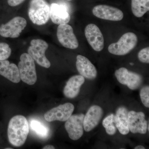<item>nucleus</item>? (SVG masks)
I'll return each mask as SVG.
<instances>
[{
  "instance_id": "1",
  "label": "nucleus",
  "mask_w": 149,
  "mask_h": 149,
  "mask_svg": "<svg viewBox=\"0 0 149 149\" xmlns=\"http://www.w3.org/2000/svg\"><path fill=\"white\" fill-rule=\"evenodd\" d=\"M29 133V123L24 116H15L10 120L8 136L10 143L14 146L20 147L24 144Z\"/></svg>"
},
{
  "instance_id": "2",
  "label": "nucleus",
  "mask_w": 149,
  "mask_h": 149,
  "mask_svg": "<svg viewBox=\"0 0 149 149\" xmlns=\"http://www.w3.org/2000/svg\"><path fill=\"white\" fill-rule=\"evenodd\" d=\"M28 15L34 24H46L50 18V7L45 0H31L28 10Z\"/></svg>"
},
{
  "instance_id": "3",
  "label": "nucleus",
  "mask_w": 149,
  "mask_h": 149,
  "mask_svg": "<svg viewBox=\"0 0 149 149\" xmlns=\"http://www.w3.org/2000/svg\"><path fill=\"white\" fill-rule=\"evenodd\" d=\"M35 61L29 54L23 53L20 57L18 68L20 79L29 85H34L37 80Z\"/></svg>"
},
{
  "instance_id": "4",
  "label": "nucleus",
  "mask_w": 149,
  "mask_h": 149,
  "mask_svg": "<svg viewBox=\"0 0 149 149\" xmlns=\"http://www.w3.org/2000/svg\"><path fill=\"white\" fill-rule=\"evenodd\" d=\"M138 38L133 32H127L122 35L116 43L111 44L108 47L110 53L123 56L130 53L137 45Z\"/></svg>"
},
{
  "instance_id": "5",
  "label": "nucleus",
  "mask_w": 149,
  "mask_h": 149,
  "mask_svg": "<svg viewBox=\"0 0 149 149\" xmlns=\"http://www.w3.org/2000/svg\"><path fill=\"white\" fill-rule=\"evenodd\" d=\"M49 47L47 42L41 39L32 40L27 52L29 55L40 66L49 68L51 63L45 56V52Z\"/></svg>"
},
{
  "instance_id": "6",
  "label": "nucleus",
  "mask_w": 149,
  "mask_h": 149,
  "mask_svg": "<svg viewBox=\"0 0 149 149\" xmlns=\"http://www.w3.org/2000/svg\"><path fill=\"white\" fill-rule=\"evenodd\" d=\"M26 19L21 17H14L5 24L0 26V35L6 38H16L27 26Z\"/></svg>"
},
{
  "instance_id": "7",
  "label": "nucleus",
  "mask_w": 149,
  "mask_h": 149,
  "mask_svg": "<svg viewBox=\"0 0 149 149\" xmlns=\"http://www.w3.org/2000/svg\"><path fill=\"white\" fill-rule=\"evenodd\" d=\"M57 37L59 42L65 47L75 49L79 46L77 37L73 29L69 24H60L57 30Z\"/></svg>"
},
{
  "instance_id": "8",
  "label": "nucleus",
  "mask_w": 149,
  "mask_h": 149,
  "mask_svg": "<svg viewBox=\"0 0 149 149\" xmlns=\"http://www.w3.org/2000/svg\"><path fill=\"white\" fill-rule=\"evenodd\" d=\"M118 82L126 85L129 89L135 90L141 86L143 78L140 74L129 71L125 68H120L115 72Z\"/></svg>"
},
{
  "instance_id": "9",
  "label": "nucleus",
  "mask_w": 149,
  "mask_h": 149,
  "mask_svg": "<svg viewBox=\"0 0 149 149\" xmlns=\"http://www.w3.org/2000/svg\"><path fill=\"white\" fill-rule=\"evenodd\" d=\"M74 106L70 103L60 105L47 112L44 115L45 119L48 122L55 120L66 121L72 115Z\"/></svg>"
},
{
  "instance_id": "10",
  "label": "nucleus",
  "mask_w": 149,
  "mask_h": 149,
  "mask_svg": "<svg viewBox=\"0 0 149 149\" xmlns=\"http://www.w3.org/2000/svg\"><path fill=\"white\" fill-rule=\"evenodd\" d=\"M84 116L83 114L71 115L66 120L65 129L70 138L73 141L78 140L83 135Z\"/></svg>"
},
{
  "instance_id": "11",
  "label": "nucleus",
  "mask_w": 149,
  "mask_h": 149,
  "mask_svg": "<svg viewBox=\"0 0 149 149\" xmlns=\"http://www.w3.org/2000/svg\"><path fill=\"white\" fill-rule=\"evenodd\" d=\"M93 13L98 18L112 21H120L124 16L123 13L119 9L106 5L94 7Z\"/></svg>"
},
{
  "instance_id": "12",
  "label": "nucleus",
  "mask_w": 149,
  "mask_h": 149,
  "mask_svg": "<svg viewBox=\"0 0 149 149\" xmlns=\"http://www.w3.org/2000/svg\"><path fill=\"white\" fill-rule=\"evenodd\" d=\"M85 35L88 42L94 50L99 52L103 49V35L96 24H88L85 29Z\"/></svg>"
},
{
  "instance_id": "13",
  "label": "nucleus",
  "mask_w": 149,
  "mask_h": 149,
  "mask_svg": "<svg viewBox=\"0 0 149 149\" xmlns=\"http://www.w3.org/2000/svg\"><path fill=\"white\" fill-rule=\"evenodd\" d=\"M128 123L129 130L132 133L144 134L146 133L148 122L142 112H136L133 111L128 113Z\"/></svg>"
},
{
  "instance_id": "14",
  "label": "nucleus",
  "mask_w": 149,
  "mask_h": 149,
  "mask_svg": "<svg viewBox=\"0 0 149 149\" xmlns=\"http://www.w3.org/2000/svg\"><path fill=\"white\" fill-rule=\"evenodd\" d=\"M76 58V68L80 75L89 80L95 79L97 72L94 65L84 56L79 55Z\"/></svg>"
},
{
  "instance_id": "15",
  "label": "nucleus",
  "mask_w": 149,
  "mask_h": 149,
  "mask_svg": "<svg viewBox=\"0 0 149 149\" xmlns=\"http://www.w3.org/2000/svg\"><path fill=\"white\" fill-rule=\"evenodd\" d=\"M103 115L102 108L99 106L91 107L84 116L83 121L84 129L86 132H90L99 124Z\"/></svg>"
},
{
  "instance_id": "16",
  "label": "nucleus",
  "mask_w": 149,
  "mask_h": 149,
  "mask_svg": "<svg viewBox=\"0 0 149 149\" xmlns=\"http://www.w3.org/2000/svg\"><path fill=\"white\" fill-rule=\"evenodd\" d=\"M50 17L54 24H68L70 21V16L64 6L53 3L50 7Z\"/></svg>"
},
{
  "instance_id": "17",
  "label": "nucleus",
  "mask_w": 149,
  "mask_h": 149,
  "mask_svg": "<svg viewBox=\"0 0 149 149\" xmlns=\"http://www.w3.org/2000/svg\"><path fill=\"white\" fill-rule=\"evenodd\" d=\"M0 74L13 83H19L21 80L18 67L6 60L0 61Z\"/></svg>"
},
{
  "instance_id": "18",
  "label": "nucleus",
  "mask_w": 149,
  "mask_h": 149,
  "mask_svg": "<svg viewBox=\"0 0 149 149\" xmlns=\"http://www.w3.org/2000/svg\"><path fill=\"white\" fill-rule=\"evenodd\" d=\"M85 77L81 75H74L70 77L64 87V95L70 99L77 97L80 92V87L85 83Z\"/></svg>"
},
{
  "instance_id": "19",
  "label": "nucleus",
  "mask_w": 149,
  "mask_h": 149,
  "mask_svg": "<svg viewBox=\"0 0 149 149\" xmlns=\"http://www.w3.org/2000/svg\"><path fill=\"white\" fill-rule=\"evenodd\" d=\"M128 113L125 108L120 107L118 109L115 115L116 128L122 135L128 134L130 131L128 123Z\"/></svg>"
},
{
  "instance_id": "20",
  "label": "nucleus",
  "mask_w": 149,
  "mask_h": 149,
  "mask_svg": "<svg viewBox=\"0 0 149 149\" xmlns=\"http://www.w3.org/2000/svg\"><path fill=\"white\" fill-rule=\"evenodd\" d=\"M131 6L134 16L141 17L149 10V0H131Z\"/></svg>"
},
{
  "instance_id": "21",
  "label": "nucleus",
  "mask_w": 149,
  "mask_h": 149,
  "mask_svg": "<svg viewBox=\"0 0 149 149\" xmlns=\"http://www.w3.org/2000/svg\"><path fill=\"white\" fill-rule=\"evenodd\" d=\"M30 127L32 130L40 138L45 139L49 136V128L39 120H31Z\"/></svg>"
},
{
  "instance_id": "22",
  "label": "nucleus",
  "mask_w": 149,
  "mask_h": 149,
  "mask_svg": "<svg viewBox=\"0 0 149 149\" xmlns=\"http://www.w3.org/2000/svg\"><path fill=\"white\" fill-rule=\"evenodd\" d=\"M102 125L105 128L107 133L109 135H113L116 131V125L115 116L111 114L104 119Z\"/></svg>"
},
{
  "instance_id": "23",
  "label": "nucleus",
  "mask_w": 149,
  "mask_h": 149,
  "mask_svg": "<svg viewBox=\"0 0 149 149\" xmlns=\"http://www.w3.org/2000/svg\"><path fill=\"white\" fill-rule=\"evenodd\" d=\"M11 49L8 44L4 42L0 43V61L6 60L10 56Z\"/></svg>"
},
{
  "instance_id": "24",
  "label": "nucleus",
  "mask_w": 149,
  "mask_h": 149,
  "mask_svg": "<svg viewBox=\"0 0 149 149\" xmlns=\"http://www.w3.org/2000/svg\"><path fill=\"white\" fill-rule=\"evenodd\" d=\"M140 97L141 101L144 105L147 108L149 107V87L145 86L140 91Z\"/></svg>"
},
{
  "instance_id": "25",
  "label": "nucleus",
  "mask_w": 149,
  "mask_h": 149,
  "mask_svg": "<svg viewBox=\"0 0 149 149\" xmlns=\"http://www.w3.org/2000/svg\"><path fill=\"white\" fill-rule=\"evenodd\" d=\"M138 58L141 62L149 63V47H147L142 49L138 54Z\"/></svg>"
},
{
  "instance_id": "26",
  "label": "nucleus",
  "mask_w": 149,
  "mask_h": 149,
  "mask_svg": "<svg viewBox=\"0 0 149 149\" xmlns=\"http://www.w3.org/2000/svg\"><path fill=\"white\" fill-rule=\"evenodd\" d=\"M24 1L25 0H8V3L10 6L15 7L19 5Z\"/></svg>"
},
{
  "instance_id": "27",
  "label": "nucleus",
  "mask_w": 149,
  "mask_h": 149,
  "mask_svg": "<svg viewBox=\"0 0 149 149\" xmlns=\"http://www.w3.org/2000/svg\"><path fill=\"white\" fill-rule=\"evenodd\" d=\"M43 149H55V147L52 145H47L42 148Z\"/></svg>"
},
{
  "instance_id": "28",
  "label": "nucleus",
  "mask_w": 149,
  "mask_h": 149,
  "mask_svg": "<svg viewBox=\"0 0 149 149\" xmlns=\"http://www.w3.org/2000/svg\"><path fill=\"white\" fill-rule=\"evenodd\" d=\"M145 148H144V147L143 146H137L135 147V149H145Z\"/></svg>"
},
{
  "instance_id": "29",
  "label": "nucleus",
  "mask_w": 149,
  "mask_h": 149,
  "mask_svg": "<svg viewBox=\"0 0 149 149\" xmlns=\"http://www.w3.org/2000/svg\"><path fill=\"white\" fill-rule=\"evenodd\" d=\"M6 149H12L13 148H6Z\"/></svg>"
},
{
  "instance_id": "30",
  "label": "nucleus",
  "mask_w": 149,
  "mask_h": 149,
  "mask_svg": "<svg viewBox=\"0 0 149 149\" xmlns=\"http://www.w3.org/2000/svg\"><path fill=\"white\" fill-rule=\"evenodd\" d=\"M66 1H72V0H66Z\"/></svg>"
}]
</instances>
